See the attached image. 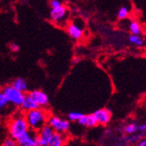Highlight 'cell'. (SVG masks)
<instances>
[{"label": "cell", "mask_w": 146, "mask_h": 146, "mask_svg": "<svg viewBox=\"0 0 146 146\" xmlns=\"http://www.w3.org/2000/svg\"><path fill=\"white\" fill-rule=\"evenodd\" d=\"M25 118L32 130H39L46 125L47 121L46 113L39 108L27 111L25 114Z\"/></svg>", "instance_id": "cell-1"}, {"label": "cell", "mask_w": 146, "mask_h": 146, "mask_svg": "<svg viewBox=\"0 0 146 146\" xmlns=\"http://www.w3.org/2000/svg\"><path fill=\"white\" fill-rule=\"evenodd\" d=\"M29 129L28 123L26 121L25 116H17L13 118L10 122L8 126L9 134L11 137L15 138L16 140L22 136L25 132H26Z\"/></svg>", "instance_id": "cell-2"}, {"label": "cell", "mask_w": 146, "mask_h": 146, "mask_svg": "<svg viewBox=\"0 0 146 146\" xmlns=\"http://www.w3.org/2000/svg\"><path fill=\"white\" fill-rule=\"evenodd\" d=\"M4 94L8 97L9 101L11 103H12L15 106H19L22 105L23 101L25 99V95L24 94V92H21L19 90H18L17 88H15L13 86H6L3 88L2 91Z\"/></svg>", "instance_id": "cell-3"}, {"label": "cell", "mask_w": 146, "mask_h": 146, "mask_svg": "<svg viewBox=\"0 0 146 146\" xmlns=\"http://www.w3.org/2000/svg\"><path fill=\"white\" fill-rule=\"evenodd\" d=\"M54 129L50 125H45L39 130H38V139L39 146L49 145L52 137L54 134Z\"/></svg>", "instance_id": "cell-4"}, {"label": "cell", "mask_w": 146, "mask_h": 146, "mask_svg": "<svg viewBox=\"0 0 146 146\" xmlns=\"http://www.w3.org/2000/svg\"><path fill=\"white\" fill-rule=\"evenodd\" d=\"M18 144L20 146H39L38 133L27 130L17 139Z\"/></svg>", "instance_id": "cell-5"}, {"label": "cell", "mask_w": 146, "mask_h": 146, "mask_svg": "<svg viewBox=\"0 0 146 146\" xmlns=\"http://www.w3.org/2000/svg\"><path fill=\"white\" fill-rule=\"evenodd\" d=\"M48 123L51 127L54 128L55 131L62 132V133L68 131L70 128V123L68 121L63 120L56 116H52L48 120Z\"/></svg>", "instance_id": "cell-6"}, {"label": "cell", "mask_w": 146, "mask_h": 146, "mask_svg": "<svg viewBox=\"0 0 146 146\" xmlns=\"http://www.w3.org/2000/svg\"><path fill=\"white\" fill-rule=\"evenodd\" d=\"M30 96L34 99V101L39 105V107H45L49 103L48 96L40 90H34L29 93Z\"/></svg>", "instance_id": "cell-7"}, {"label": "cell", "mask_w": 146, "mask_h": 146, "mask_svg": "<svg viewBox=\"0 0 146 146\" xmlns=\"http://www.w3.org/2000/svg\"><path fill=\"white\" fill-rule=\"evenodd\" d=\"M100 124H107L111 119V112L108 109H102L94 112Z\"/></svg>", "instance_id": "cell-8"}, {"label": "cell", "mask_w": 146, "mask_h": 146, "mask_svg": "<svg viewBox=\"0 0 146 146\" xmlns=\"http://www.w3.org/2000/svg\"><path fill=\"white\" fill-rule=\"evenodd\" d=\"M66 15H67V9L63 5H60L55 8H52L51 12H50L51 19L55 22L61 21L66 17Z\"/></svg>", "instance_id": "cell-9"}, {"label": "cell", "mask_w": 146, "mask_h": 146, "mask_svg": "<svg viewBox=\"0 0 146 146\" xmlns=\"http://www.w3.org/2000/svg\"><path fill=\"white\" fill-rule=\"evenodd\" d=\"M78 123L85 127H95L99 123L97 118L96 117V115L94 114L91 115H84L80 120L78 121Z\"/></svg>", "instance_id": "cell-10"}, {"label": "cell", "mask_w": 146, "mask_h": 146, "mask_svg": "<svg viewBox=\"0 0 146 146\" xmlns=\"http://www.w3.org/2000/svg\"><path fill=\"white\" fill-rule=\"evenodd\" d=\"M21 108L25 111H29V110L39 108V105L34 101V99L30 96V94H28V95H25L23 103L21 105Z\"/></svg>", "instance_id": "cell-11"}, {"label": "cell", "mask_w": 146, "mask_h": 146, "mask_svg": "<svg viewBox=\"0 0 146 146\" xmlns=\"http://www.w3.org/2000/svg\"><path fill=\"white\" fill-rule=\"evenodd\" d=\"M68 33L69 36L74 38V39H79L81 38L83 33V30L81 26H79L75 23H72L69 25L68 28Z\"/></svg>", "instance_id": "cell-12"}, {"label": "cell", "mask_w": 146, "mask_h": 146, "mask_svg": "<svg viewBox=\"0 0 146 146\" xmlns=\"http://www.w3.org/2000/svg\"><path fill=\"white\" fill-rule=\"evenodd\" d=\"M64 142H65V137L62 134V132L55 131L49 143V146H61L64 144Z\"/></svg>", "instance_id": "cell-13"}, {"label": "cell", "mask_w": 146, "mask_h": 146, "mask_svg": "<svg viewBox=\"0 0 146 146\" xmlns=\"http://www.w3.org/2000/svg\"><path fill=\"white\" fill-rule=\"evenodd\" d=\"M11 86H13L18 90L24 92V93L27 90V83H26V82L22 78H17L16 80H14L11 83Z\"/></svg>", "instance_id": "cell-14"}, {"label": "cell", "mask_w": 146, "mask_h": 146, "mask_svg": "<svg viewBox=\"0 0 146 146\" xmlns=\"http://www.w3.org/2000/svg\"><path fill=\"white\" fill-rule=\"evenodd\" d=\"M142 136L143 134H140V135H137V134H132V135H129V136H126L124 137H123V139L127 142V143H138L141 138H142Z\"/></svg>", "instance_id": "cell-15"}, {"label": "cell", "mask_w": 146, "mask_h": 146, "mask_svg": "<svg viewBox=\"0 0 146 146\" xmlns=\"http://www.w3.org/2000/svg\"><path fill=\"white\" fill-rule=\"evenodd\" d=\"M129 31L132 33V34L139 35L141 33V27H140L139 24L136 21L131 22L129 25Z\"/></svg>", "instance_id": "cell-16"}, {"label": "cell", "mask_w": 146, "mask_h": 146, "mask_svg": "<svg viewBox=\"0 0 146 146\" xmlns=\"http://www.w3.org/2000/svg\"><path fill=\"white\" fill-rule=\"evenodd\" d=\"M138 130V126L136 124V123H129L128 124L126 127H125V133L128 134V135H132L136 133V132Z\"/></svg>", "instance_id": "cell-17"}, {"label": "cell", "mask_w": 146, "mask_h": 146, "mask_svg": "<svg viewBox=\"0 0 146 146\" xmlns=\"http://www.w3.org/2000/svg\"><path fill=\"white\" fill-rule=\"evenodd\" d=\"M83 115H84V114H82L81 112H71L68 115V119L70 121H73V122H75V121L78 122Z\"/></svg>", "instance_id": "cell-18"}, {"label": "cell", "mask_w": 146, "mask_h": 146, "mask_svg": "<svg viewBox=\"0 0 146 146\" xmlns=\"http://www.w3.org/2000/svg\"><path fill=\"white\" fill-rule=\"evenodd\" d=\"M129 15V10L126 6L121 7V9L118 11V18L120 19H124L128 17Z\"/></svg>", "instance_id": "cell-19"}, {"label": "cell", "mask_w": 146, "mask_h": 146, "mask_svg": "<svg viewBox=\"0 0 146 146\" xmlns=\"http://www.w3.org/2000/svg\"><path fill=\"white\" fill-rule=\"evenodd\" d=\"M8 103H10L8 97L2 92L1 94H0V108L1 109L5 108L6 105H8Z\"/></svg>", "instance_id": "cell-20"}, {"label": "cell", "mask_w": 146, "mask_h": 146, "mask_svg": "<svg viewBox=\"0 0 146 146\" xmlns=\"http://www.w3.org/2000/svg\"><path fill=\"white\" fill-rule=\"evenodd\" d=\"M3 145L4 146H16V145H19L18 144V142L15 138H13V137H8L6 138L4 143H3Z\"/></svg>", "instance_id": "cell-21"}, {"label": "cell", "mask_w": 146, "mask_h": 146, "mask_svg": "<svg viewBox=\"0 0 146 146\" xmlns=\"http://www.w3.org/2000/svg\"><path fill=\"white\" fill-rule=\"evenodd\" d=\"M50 5L52 8H55V7H59L62 5V2H61V0H51Z\"/></svg>", "instance_id": "cell-22"}, {"label": "cell", "mask_w": 146, "mask_h": 146, "mask_svg": "<svg viewBox=\"0 0 146 146\" xmlns=\"http://www.w3.org/2000/svg\"><path fill=\"white\" fill-rule=\"evenodd\" d=\"M140 38L138 37V35H136V34H132V35H130L129 36V42L130 43H132V44H137V42L138 41V39H139Z\"/></svg>", "instance_id": "cell-23"}, {"label": "cell", "mask_w": 146, "mask_h": 146, "mask_svg": "<svg viewBox=\"0 0 146 146\" xmlns=\"http://www.w3.org/2000/svg\"><path fill=\"white\" fill-rule=\"evenodd\" d=\"M138 131L141 134H145L146 133V124H142L140 126H138Z\"/></svg>", "instance_id": "cell-24"}, {"label": "cell", "mask_w": 146, "mask_h": 146, "mask_svg": "<svg viewBox=\"0 0 146 146\" xmlns=\"http://www.w3.org/2000/svg\"><path fill=\"white\" fill-rule=\"evenodd\" d=\"M10 47H11V50L12 52H18L19 50V46L17 44H15V43H11L10 45Z\"/></svg>", "instance_id": "cell-25"}, {"label": "cell", "mask_w": 146, "mask_h": 146, "mask_svg": "<svg viewBox=\"0 0 146 146\" xmlns=\"http://www.w3.org/2000/svg\"><path fill=\"white\" fill-rule=\"evenodd\" d=\"M138 146H146V138H141V140L137 143Z\"/></svg>", "instance_id": "cell-26"}, {"label": "cell", "mask_w": 146, "mask_h": 146, "mask_svg": "<svg viewBox=\"0 0 146 146\" xmlns=\"http://www.w3.org/2000/svg\"><path fill=\"white\" fill-rule=\"evenodd\" d=\"M137 46H142L143 45V40H142V39L141 38H139L138 39V41L137 42V44H136Z\"/></svg>", "instance_id": "cell-27"}]
</instances>
